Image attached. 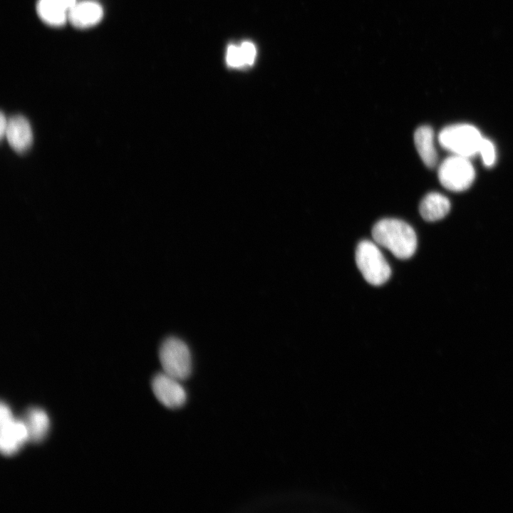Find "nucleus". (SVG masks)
Returning a JSON list of instances; mask_svg holds the SVG:
<instances>
[{"label": "nucleus", "mask_w": 513, "mask_h": 513, "mask_svg": "<svg viewBox=\"0 0 513 513\" xmlns=\"http://www.w3.org/2000/svg\"><path fill=\"white\" fill-rule=\"evenodd\" d=\"M372 237L378 244L389 249L401 259L412 256L417 248L414 229L400 219L385 218L379 220L372 229Z\"/></svg>", "instance_id": "obj_1"}, {"label": "nucleus", "mask_w": 513, "mask_h": 513, "mask_svg": "<svg viewBox=\"0 0 513 513\" xmlns=\"http://www.w3.org/2000/svg\"><path fill=\"white\" fill-rule=\"evenodd\" d=\"M482 139L477 128L465 123L445 127L438 135L439 142L444 149L467 158L479 153Z\"/></svg>", "instance_id": "obj_2"}, {"label": "nucleus", "mask_w": 513, "mask_h": 513, "mask_svg": "<svg viewBox=\"0 0 513 513\" xmlns=\"http://www.w3.org/2000/svg\"><path fill=\"white\" fill-rule=\"evenodd\" d=\"M159 358L163 372L180 381L188 378L192 372V356L187 344L181 339L170 336L159 350Z\"/></svg>", "instance_id": "obj_3"}, {"label": "nucleus", "mask_w": 513, "mask_h": 513, "mask_svg": "<svg viewBox=\"0 0 513 513\" xmlns=\"http://www.w3.org/2000/svg\"><path fill=\"white\" fill-rule=\"evenodd\" d=\"M356 261L366 281L372 285H381L390 276V266L378 247L370 241L363 240L358 244Z\"/></svg>", "instance_id": "obj_4"}, {"label": "nucleus", "mask_w": 513, "mask_h": 513, "mask_svg": "<svg viewBox=\"0 0 513 513\" xmlns=\"http://www.w3.org/2000/svg\"><path fill=\"white\" fill-rule=\"evenodd\" d=\"M437 175L444 187L453 192H461L472 185L475 171L469 158L452 155L441 162Z\"/></svg>", "instance_id": "obj_5"}, {"label": "nucleus", "mask_w": 513, "mask_h": 513, "mask_svg": "<svg viewBox=\"0 0 513 513\" xmlns=\"http://www.w3.org/2000/svg\"><path fill=\"white\" fill-rule=\"evenodd\" d=\"M29 441L26 425L23 419L16 418L9 406L1 402L0 406V450L2 455L17 453Z\"/></svg>", "instance_id": "obj_6"}, {"label": "nucleus", "mask_w": 513, "mask_h": 513, "mask_svg": "<svg viewBox=\"0 0 513 513\" xmlns=\"http://www.w3.org/2000/svg\"><path fill=\"white\" fill-rule=\"evenodd\" d=\"M152 389L156 398L168 408H180L186 402V391L180 380L164 372L154 376Z\"/></svg>", "instance_id": "obj_7"}, {"label": "nucleus", "mask_w": 513, "mask_h": 513, "mask_svg": "<svg viewBox=\"0 0 513 513\" xmlns=\"http://www.w3.org/2000/svg\"><path fill=\"white\" fill-rule=\"evenodd\" d=\"M5 135L11 147L19 152L27 150L33 142L31 125L21 115L13 116L8 120Z\"/></svg>", "instance_id": "obj_8"}, {"label": "nucleus", "mask_w": 513, "mask_h": 513, "mask_svg": "<svg viewBox=\"0 0 513 513\" xmlns=\"http://www.w3.org/2000/svg\"><path fill=\"white\" fill-rule=\"evenodd\" d=\"M103 16L102 6L93 1H83L68 11V19L77 28H85L96 25Z\"/></svg>", "instance_id": "obj_9"}, {"label": "nucleus", "mask_w": 513, "mask_h": 513, "mask_svg": "<svg viewBox=\"0 0 513 513\" xmlns=\"http://www.w3.org/2000/svg\"><path fill=\"white\" fill-rule=\"evenodd\" d=\"M434 138V131L429 125L418 127L414 133L416 150L424 164L430 168L434 167L437 162Z\"/></svg>", "instance_id": "obj_10"}, {"label": "nucleus", "mask_w": 513, "mask_h": 513, "mask_svg": "<svg viewBox=\"0 0 513 513\" xmlns=\"http://www.w3.org/2000/svg\"><path fill=\"white\" fill-rule=\"evenodd\" d=\"M450 209V202L441 193H428L421 200L419 211L422 217L428 222H435L445 217Z\"/></svg>", "instance_id": "obj_11"}, {"label": "nucleus", "mask_w": 513, "mask_h": 513, "mask_svg": "<svg viewBox=\"0 0 513 513\" xmlns=\"http://www.w3.org/2000/svg\"><path fill=\"white\" fill-rule=\"evenodd\" d=\"M24 421L29 441L39 442L45 439L50 429V419L45 410L40 408H31L25 413Z\"/></svg>", "instance_id": "obj_12"}, {"label": "nucleus", "mask_w": 513, "mask_h": 513, "mask_svg": "<svg viewBox=\"0 0 513 513\" xmlns=\"http://www.w3.org/2000/svg\"><path fill=\"white\" fill-rule=\"evenodd\" d=\"M36 11L40 19L53 26H61L68 19V12L53 0H38Z\"/></svg>", "instance_id": "obj_13"}, {"label": "nucleus", "mask_w": 513, "mask_h": 513, "mask_svg": "<svg viewBox=\"0 0 513 513\" xmlns=\"http://www.w3.org/2000/svg\"><path fill=\"white\" fill-rule=\"evenodd\" d=\"M479 154L486 167H490L494 165L496 151L494 144L489 140L483 138L480 146Z\"/></svg>", "instance_id": "obj_14"}, {"label": "nucleus", "mask_w": 513, "mask_h": 513, "mask_svg": "<svg viewBox=\"0 0 513 513\" xmlns=\"http://www.w3.org/2000/svg\"><path fill=\"white\" fill-rule=\"evenodd\" d=\"M226 60L230 67L240 68L244 66L239 46L230 45L228 47Z\"/></svg>", "instance_id": "obj_15"}, {"label": "nucleus", "mask_w": 513, "mask_h": 513, "mask_svg": "<svg viewBox=\"0 0 513 513\" xmlns=\"http://www.w3.org/2000/svg\"><path fill=\"white\" fill-rule=\"evenodd\" d=\"M244 66H251L254 63L256 57V48L249 41H244L239 46Z\"/></svg>", "instance_id": "obj_16"}, {"label": "nucleus", "mask_w": 513, "mask_h": 513, "mask_svg": "<svg viewBox=\"0 0 513 513\" xmlns=\"http://www.w3.org/2000/svg\"><path fill=\"white\" fill-rule=\"evenodd\" d=\"M59 6L67 12L76 4V0H53Z\"/></svg>", "instance_id": "obj_17"}, {"label": "nucleus", "mask_w": 513, "mask_h": 513, "mask_svg": "<svg viewBox=\"0 0 513 513\" xmlns=\"http://www.w3.org/2000/svg\"><path fill=\"white\" fill-rule=\"evenodd\" d=\"M7 123H8V120L5 118L4 113H1V117H0V135H1V138L6 134Z\"/></svg>", "instance_id": "obj_18"}]
</instances>
